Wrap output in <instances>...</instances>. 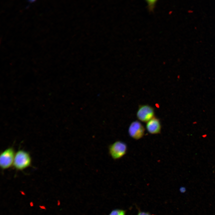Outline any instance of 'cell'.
<instances>
[{
  "label": "cell",
  "mask_w": 215,
  "mask_h": 215,
  "mask_svg": "<svg viewBox=\"0 0 215 215\" xmlns=\"http://www.w3.org/2000/svg\"><path fill=\"white\" fill-rule=\"evenodd\" d=\"M32 159L30 153L23 149L16 153L13 167L17 171H22L31 166Z\"/></svg>",
  "instance_id": "1"
},
{
  "label": "cell",
  "mask_w": 215,
  "mask_h": 215,
  "mask_svg": "<svg viewBox=\"0 0 215 215\" xmlns=\"http://www.w3.org/2000/svg\"><path fill=\"white\" fill-rule=\"evenodd\" d=\"M16 153L14 148L12 146L0 153V166L2 170L8 169L13 166Z\"/></svg>",
  "instance_id": "2"
},
{
  "label": "cell",
  "mask_w": 215,
  "mask_h": 215,
  "mask_svg": "<svg viewBox=\"0 0 215 215\" xmlns=\"http://www.w3.org/2000/svg\"><path fill=\"white\" fill-rule=\"evenodd\" d=\"M128 149L127 144L124 142L117 141L110 145L108 147L109 153L114 160L121 158L126 153Z\"/></svg>",
  "instance_id": "3"
},
{
  "label": "cell",
  "mask_w": 215,
  "mask_h": 215,
  "mask_svg": "<svg viewBox=\"0 0 215 215\" xmlns=\"http://www.w3.org/2000/svg\"><path fill=\"white\" fill-rule=\"evenodd\" d=\"M143 125L138 121H135L130 124L128 133L130 136L135 140L142 138L145 135V129Z\"/></svg>",
  "instance_id": "4"
},
{
  "label": "cell",
  "mask_w": 215,
  "mask_h": 215,
  "mask_svg": "<svg viewBox=\"0 0 215 215\" xmlns=\"http://www.w3.org/2000/svg\"><path fill=\"white\" fill-rule=\"evenodd\" d=\"M153 108L148 105L140 106L137 111L136 116L140 121L147 122L154 117Z\"/></svg>",
  "instance_id": "5"
},
{
  "label": "cell",
  "mask_w": 215,
  "mask_h": 215,
  "mask_svg": "<svg viewBox=\"0 0 215 215\" xmlns=\"http://www.w3.org/2000/svg\"><path fill=\"white\" fill-rule=\"evenodd\" d=\"M146 127L147 131L152 134H159L161 131L162 126L160 121L155 117L146 122Z\"/></svg>",
  "instance_id": "6"
},
{
  "label": "cell",
  "mask_w": 215,
  "mask_h": 215,
  "mask_svg": "<svg viewBox=\"0 0 215 215\" xmlns=\"http://www.w3.org/2000/svg\"><path fill=\"white\" fill-rule=\"evenodd\" d=\"M109 215H125V211L121 209H115L113 210Z\"/></svg>",
  "instance_id": "7"
},
{
  "label": "cell",
  "mask_w": 215,
  "mask_h": 215,
  "mask_svg": "<svg viewBox=\"0 0 215 215\" xmlns=\"http://www.w3.org/2000/svg\"><path fill=\"white\" fill-rule=\"evenodd\" d=\"M148 3L149 9L151 10L153 9L156 3V1H148Z\"/></svg>",
  "instance_id": "8"
},
{
  "label": "cell",
  "mask_w": 215,
  "mask_h": 215,
  "mask_svg": "<svg viewBox=\"0 0 215 215\" xmlns=\"http://www.w3.org/2000/svg\"><path fill=\"white\" fill-rule=\"evenodd\" d=\"M137 215H151L148 212H143V211H139Z\"/></svg>",
  "instance_id": "9"
},
{
  "label": "cell",
  "mask_w": 215,
  "mask_h": 215,
  "mask_svg": "<svg viewBox=\"0 0 215 215\" xmlns=\"http://www.w3.org/2000/svg\"><path fill=\"white\" fill-rule=\"evenodd\" d=\"M39 207L41 209H43V210L46 209L44 205H40L39 206Z\"/></svg>",
  "instance_id": "10"
},
{
  "label": "cell",
  "mask_w": 215,
  "mask_h": 215,
  "mask_svg": "<svg viewBox=\"0 0 215 215\" xmlns=\"http://www.w3.org/2000/svg\"><path fill=\"white\" fill-rule=\"evenodd\" d=\"M20 192L21 194L23 195H25V192L23 191H20Z\"/></svg>",
  "instance_id": "11"
},
{
  "label": "cell",
  "mask_w": 215,
  "mask_h": 215,
  "mask_svg": "<svg viewBox=\"0 0 215 215\" xmlns=\"http://www.w3.org/2000/svg\"><path fill=\"white\" fill-rule=\"evenodd\" d=\"M30 205L31 207H33L34 205L33 203L32 202H30Z\"/></svg>",
  "instance_id": "12"
},
{
  "label": "cell",
  "mask_w": 215,
  "mask_h": 215,
  "mask_svg": "<svg viewBox=\"0 0 215 215\" xmlns=\"http://www.w3.org/2000/svg\"><path fill=\"white\" fill-rule=\"evenodd\" d=\"M188 12L189 13H191L193 12V11L192 10H188Z\"/></svg>",
  "instance_id": "13"
}]
</instances>
